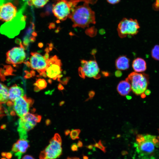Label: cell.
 Wrapping results in <instances>:
<instances>
[{
    "label": "cell",
    "instance_id": "6",
    "mask_svg": "<svg viewBox=\"0 0 159 159\" xmlns=\"http://www.w3.org/2000/svg\"><path fill=\"white\" fill-rule=\"evenodd\" d=\"M140 28L139 23L136 19L124 18L119 23L117 31L119 36L121 38L127 35H134L138 32Z\"/></svg>",
    "mask_w": 159,
    "mask_h": 159
},
{
    "label": "cell",
    "instance_id": "1",
    "mask_svg": "<svg viewBox=\"0 0 159 159\" xmlns=\"http://www.w3.org/2000/svg\"><path fill=\"white\" fill-rule=\"evenodd\" d=\"M68 17L73 22L74 27L85 28L96 23L95 12L90 7L89 4L86 2L73 7Z\"/></svg>",
    "mask_w": 159,
    "mask_h": 159
},
{
    "label": "cell",
    "instance_id": "7",
    "mask_svg": "<svg viewBox=\"0 0 159 159\" xmlns=\"http://www.w3.org/2000/svg\"><path fill=\"white\" fill-rule=\"evenodd\" d=\"M81 64L78 73L81 78L84 79L87 77L97 79L100 77V69L96 60H82Z\"/></svg>",
    "mask_w": 159,
    "mask_h": 159
},
{
    "label": "cell",
    "instance_id": "37",
    "mask_svg": "<svg viewBox=\"0 0 159 159\" xmlns=\"http://www.w3.org/2000/svg\"><path fill=\"white\" fill-rule=\"evenodd\" d=\"M51 122V121L49 119H47L45 121V123L47 125H49Z\"/></svg>",
    "mask_w": 159,
    "mask_h": 159
},
{
    "label": "cell",
    "instance_id": "12",
    "mask_svg": "<svg viewBox=\"0 0 159 159\" xmlns=\"http://www.w3.org/2000/svg\"><path fill=\"white\" fill-rule=\"evenodd\" d=\"M28 62V66L33 70H36L40 74L45 72L47 67V60L44 56L37 52H32Z\"/></svg>",
    "mask_w": 159,
    "mask_h": 159
},
{
    "label": "cell",
    "instance_id": "17",
    "mask_svg": "<svg viewBox=\"0 0 159 159\" xmlns=\"http://www.w3.org/2000/svg\"><path fill=\"white\" fill-rule=\"evenodd\" d=\"M115 64L119 70H127L129 67V59L125 56H120L116 60Z\"/></svg>",
    "mask_w": 159,
    "mask_h": 159
},
{
    "label": "cell",
    "instance_id": "36",
    "mask_svg": "<svg viewBox=\"0 0 159 159\" xmlns=\"http://www.w3.org/2000/svg\"><path fill=\"white\" fill-rule=\"evenodd\" d=\"M70 130H66L64 131V134L66 135H67L70 133Z\"/></svg>",
    "mask_w": 159,
    "mask_h": 159
},
{
    "label": "cell",
    "instance_id": "3",
    "mask_svg": "<svg viewBox=\"0 0 159 159\" xmlns=\"http://www.w3.org/2000/svg\"><path fill=\"white\" fill-rule=\"evenodd\" d=\"M21 13V11L18 12L11 21L2 25L0 28L1 33L10 38H13L18 34L25 24L24 16Z\"/></svg>",
    "mask_w": 159,
    "mask_h": 159
},
{
    "label": "cell",
    "instance_id": "24",
    "mask_svg": "<svg viewBox=\"0 0 159 159\" xmlns=\"http://www.w3.org/2000/svg\"><path fill=\"white\" fill-rule=\"evenodd\" d=\"M49 0H30L31 4L37 7H42L44 6Z\"/></svg>",
    "mask_w": 159,
    "mask_h": 159
},
{
    "label": "cell",
    "instance_id": "33",
    "mask_svg": "<svg viewBox=\"0 0 159 159\" xmlns=\"http://www.w3.org/2000/svg\"><path fill=\"white\" fill-rule=\"evenodd\" d=\"M122 75V73L120 70H118L115 72V75L117 77L120 76Z\"/></svg>",
    "mask_w": 159,
    "mask_h": 159
},
{
    "label": "cell",
    "instance_id": "9",
    "mask_svg": "<svg viewBox=\"0 0 159 159\" xmlns=\"http://www.w3.org/2000/svg\"><path fill=\"white\" fill-rule=\"evenodd\" d=\"M47 67L46 71L47 77L55 80L62 76L61 60L56 55L51 57L47 60Z\"/></svg>",
    "mask_w": 159,
    "mask_h": 159
},
{
    "label": "cell",
    "instance_id": "32",
    "mask_svg": "<svg viewBox=\"0 0 159 159\" xmlns=\"http://www.w3.org/2000/svg\"><path fill=\"white\" fill-rule=\"evenodd\" d=\"M95 95V92L93 91H91L89 92L88 95L89 97V99H91Z\"/></svg>",
    "mask_w": 159,
    "mask_h": 159
},
{
    "label": "cell",
    "instance_id": "30",
    "mask_svg": "<svg viewBox=\"0 0 159 159\" xmlns=\"http://www.w3.org/2000/svg\"><path fill=\"white\" fill-rule=\"evenodd\" d=\"M12 156L13 154L12 152H6L5 157L7 159H10L12 158Z\"/></svg>",
    "mask_w": 159,
    "mask_h": 159
},
{
    "label": "cell",
    "instance_id": "34",
    "mask_svg": "<svg viewBox=\"0 0 159 159\" xmlns=\"http://www.w3.org/2000/svg\"><path fill=\"white\" fill-rule=\"evenodd\" d=\"M58 88L59 90H64V87L61 84H59L58 86Z\"/></svg>",
    "mask_w": 159,
    "mask_h": 159
},
{
    "label": "cell",
    "instance_id": "2",
    "mask_svg": "<svg viewBox=\"0 0 159 159\" xmlns=\"http://www.w3.org/2000/svg\"><path fill=\"white\" fill-rule=\"evenodd\" d=\"M158 145L156 136L149 134H139L136 136L134 146L140 158L148 159L153 155Z\"/></svg>",
    "mask_w": 159,
    "mask_h": 159
},
{
    "label": "cell",
    "instance_id": "5",
    "mask_svg": "<svg viewBox=\"0 0 159 159\" xmlns=\"http://www.w3.org/2000/svg\"><path fill=\"white\" fill-rule=\"evenodd\" d=\"M125 80L130 83L132 92L137 95L145 92L148 84V75L135 72L130 74Z\"/></svg>",
    "mask_w": 159,
    "mask_h": 159
},
{
    "label": "cell",
    "instance_id": "45",
    "mask_svg": "<svg viewBox=\"0 0 159 159\" xmlns=\"http://www.w3.org/2000/svg\"><path fill=\"white\" fill-rule=\"evenodd\" d=\"M83 159H88V157L86 156H84L83 157Z\"/></svg>",
    "mask_w": 159,
    "mask_h": 159
},
{
    "label": "cell",
    "instance_id": "13",
    "mask_svg": "<svg viewBox=\"0 0 159 159\" xmlns=\"http://www.w3.org/2000/svg\"><path fill=\"white\" fill-rule=\"evenodd\" d=\"M17 14L16 7L11 3H3L0 5V20L6 22L10 21Z\"/></svg>",
    "mask_w": 159,
    "mask_h": 159
},
{
    "label": "cell",
    "instance_id": "46",
    "mask_svg": "<svg viewBox=\"0 0 159 159\" xmlns=\"http://www.w3.org/2000/svg\"><path fill=\"white\" fill-rule=\"evenodd\" d=\"M1 159H7L6 158H5V157H2L1 158Z\"/></svg>",
    "mask_w": 159,
    "mask_h": 159
},
{
    "label": "cell",
    "instance_id": "16",
    "mask_svg": "<svg viewBox=\"0 0 159 159\" xmlns=\"http://www.w3.org/2000/svg\"><path fill=\"white\" fill-rule=\"evenodd\" d=\"M132 68L135 72L140 73L144 72L147 69L145 61L141 58H137L133 61L132 64Z\"/></svg>",
    "mask_w": 159,
    "mask_h": 159
},
{
    "label": "cell",
    "instance_id": "41",
    "mask_svg": "<svg viewBox=\"0 0 159 159\" xmlns=\"http://www.w3.org/2000/svg\"><path fill=\"white\" fill-rule=\"evenodd\" d=\"M93 145H89L87 146V148L90 149H91L93 148Z\"/></svg>",
    "mask_w": 159,
    "mask_h": 159
},
{
    "label": "cell",
    "instance_id": "31",
    "mask_svg": "<svg viewBox=\"0 0 159 159\" xmlns=\"http://www.w3.org/2000/svg\"><path fill=\"white\" fill-rule=\"evenodd\" d=\"M21 159H35L32 156L28 155H25Z\"/></svg>",
    "mask_w": 159,
    "mask_h": 159
},
{
    "label": "cell",
    "instance_id": "39",
    "mask_svg": "<svg viewBox=\"0 0 159 159\" xmlns=\"http://www.w3.org/2000/svg\"><path fill=\"white\" fill-rule=\"evenodd\" d=\"M6 152H3L1 153V155L2 157H5Z\"/></svg>",
    "mask_w": 159,
    "mask_h": 159
},
{
    "label": "cell",
    "instance_id": "11",
    "mask_svg": "<svg viewBox=\"0 0 159 159\" xmlns=\"http://www.w3.org/2000/svg\"><path fill=\"white\" fill-rule=\"evenodd\" d=\"M26 57V54L23 46L13 47L9 50L6 54V62L7 64L17 65L23 63Z\"/></svg>",
    "mask_w": 159,
    "mask_h": 159
},
{
    "label": "cell",
    "instance_id": "29",
    "mask_svg": "<svg viewBox=\"0 0 159 159\" xmlns=\"http://www.w3.org/2000/svg\"><path fill=\"white\" fill-rule=\"evenodd\" d=\"M120 0H107V2L112 4H115L118 3L120 1Z\"/></svg>",
    "mask_w": 159,
    "mask_h": 159
},
{
    "label": "cell",
    "instance_id": "27",
    "mask_svg": "<svg viewBox=\"0 0 159 159\" xmlns=\"http://www.w3.org/2000/svg\"><path fill=\"white\" fill-rule=\"evenodd\" d=\"M69 78V77H67L63 78L62 80H61L60 79H58L57 80L59 81L60 82L62 83V84L66 85L68 82Z\"/></svg>",
    "mask_w": 159,
    "mask_h": 159
},
{
    "label": "cell",
    "instance_id": "25",
    "mask_svg": "<svg viewBox=\"0 0 159 159\" xmlns=\"http://www.w3.org/2000/svg\"><path fill=\"white\" fill-rule=\"evenodd\" d=\"M80 132V130L79 129L72 130L70 132V136L71 138L73 140L79 138V135Z\"/></svg>",
    "mask_w": 159,
    "mask_h": 159
},
{
    "label": "cell",
    "instance_id": "18",
    "mask_svg": "<svg viewBox=\"0 0 159 159\" xmlns=\"http://www.w3.org/2000/svg\"><path fill=\"white\" fill-rule=\"evenodd\" d=\"M117 90L121 95L123 96L128 94L131 90L129 82L126 80L120 81L117 87Z\"/></svg>",
    "mask_w": 159,
    "mask_h": 159
},
{
    "label": "cell",
    "instance_id": "4",
    "mask_svg": "<svg viewBox=\"0 0 159 159\" xmlns=\"http://www.w3.org/2000/svg\"><path fill=\"white\" fill-rule=\"evenodd\" d=\"M62 139L59 134L55 133L49 141V145L40 154V159H56L62 152Z\"/></svg>",
    "mask_w": 159,
    "mask_h": 159
},
{
    "label": "cell",
    "instance_id": "43",
    "mask_svg": "<svg viewBox=\"0 0 159 159\" xmlns=\"http://www.w3.org/2000/svg\"><path fill=\"white\" fill-rule=\"evenodd\" d=\"M126 97L127 100H130L132 98L131 96L129 95H127Z\"/></svg>",
    "mask_w": 159,
    "mask_h": 159
},
{
    "label": "cell",
    "instance_id": "44",
    "mask_svg": "<svg viewBox=\"0 0 159 159\" xmlns=\"http://www.w3.org/2000/svg\"><path fill=\"white\" fill-rule=\"evenodd\" d=\"M64 103V101H62L61 102L59 103V105L60 106H62Z\"/></svg>",
    "mask_w": 159,
    "mask_h": 159
},
{
    "label": "cell",
    "instance_id": "8",
    "mask_svg": "<svg viewBox=\"0 0 159 159\" xmlns=\"http://www.w3.org/2000/svg\"><path fill=\"white\" fill-rule=\"evenodd\" d=\"M76 6L68 0H57L53 5L52 11L57 19L63 21L68 17L72 9Z\"/></svg>",
    "mask_w": 159,
    "mask_h": 159
},
{
    "label": "cell",
    "instance_id": "23",
    "mask_svg": "<svg viewBox=\"0 0 159 159\" xmlns=\"http://www.w3.org/2000/svg\"><path fill=\"white\" fill-rule=\"evenodd\" d=\"M151 55L154 59L159 61V45L154 47L151 51Z\"/></svg>",
    "mask_w": 159,
    "mask_h": 159
},
{
    "label": "cell",
    "instance_id": "38",
    "mask_svg": "<svg viewBox=\"0 0 159 159\" xmlns=\"http://www.w3.org/2000/svg\"><path fill=\"white\" fill-rule=\"evenodd\" d=\"M34 90L36 92H38L40 90L38 87L35 86Z\"/></svg>",
    "mask_w": 159,
    "mask_h": 159
},
{
    "label": "cell",
    "instance_id": "35",
    "mask_svg": "<svg viewBox=\"0 0 159 159\" xmlns=\"http://www.w3.org/2000/svg\"><path fill=\"white\" fill-rule=\"evenodd\" d=\"M78 147H82L83 146L82 143L81 141L79 140L77 144Z\"/></svg>",
    "mask_w": 159,
    "mask_h": 159
},
{
    "label": "cell",
    "instance_id": "26",
    "mask_svg": "<svg viewBox=\"0 0 159 159\" xmlns=\"http://www.w3.org/2000/svg\"><path fill=\"white\" fill-rule=\"evenodd\" d=\"M93 146L99 148L104 153L106 152L105 147L103 145L100 140L98 143H96Z\"/></svg>",
    "mask_w": 159,
    "mask_h": 159
},
{
    "label": "cell",
    "instance_id": "22",
    "mask_svg": "<svg viewBox=\"0 0 159 159\" xmlns=\"http://www.w3.org/2000/svg\"><path fill=\"white\" fill-rule=\"evenodd\" d=\"M34 85L38 87L40 90H43L46 88L47 84L43 79H39L34 84Z\"/></svg>",
    "mask_w": 159,
    "mask_h": 159
},
{
    "label": "cell",
    "instance_id": "21",
    "mask_svg": "<svg viewBox=\"0 0 159 159\" xmlns=\"http://www.w3.org/2000/svg\"><path fill=\"white\" fill-rule=\"evenodd\" d=\"M22 117L31 122L34 126L37 123L40 122L42 118L40 115L29 112Z\"/></svg>",
    "mask_w": 159,
    "mask_h": 159
},
{
    "label": "cell",
    "instance_id": "14",
    "mask_svg": "<svg viewBox=\"0 0 159 159\" xmlns=\"http://www.w3.org/2000/svg\"><path fill=\"white\" fill-rule=\"evenodd\" d=\"M29 141L26 139H19L13 145L11 152L14 153L18 159H20L22 155L25 153L29 147Z\"/></svg>",
    "mask_w": 159,
    "mask_h": 159
},
{
    "label": "cell",
    "instance_id": "40",
    "mask_svg": "<svg viewBox=\"0 0 159 159\" xmlns=\"http://www.w3.org/2000/svg\"><path fill=\"white\" fill-rule=\"evenodd\" d=\"M121 153L122 155H125L127 154V151H122V152Z\"/></svg>",
    "mask_w": 159,
    "mask_h": 159
},
{
    "label": "cell",
    "instance_id": "10",
    "mask_svg": "<svg viewBox=\"0 0 159 159\" xmlns=\"http://www.w3.org/2000/svg\"><path fill=\"white\" fill-rule=\"evenodd\" d=\"M34 102L33 99L25 95L16 99L13 102V108L17 115L21 117L28 113Z\"/></svg>",
    "mask_w": 159,
    "mask_h": 159
},
{
    "label": "cell",
    "instance_id": "42",
    "mask_svg": "<svg viewBox=\"0 0 159 159\" xmlns=\"http://www.w3.org/2000/svg\"><path fill=\"white\" fill-rule=\"evenodd\" d=\"M66 159H80L79 158L77 157H68Z\"/></svg>",
    "mask_w": 159,
    "mask_h": 159
},
{
    "label": "cell",
    "instance_id": "20",
    "mask_svg": "<svg viewBox=\"0 0 159 159\" xmlns=\"http://www.w3.org/2000/svg\"><path fill=\"white\" fill-rule=\"evenodd\" d=\"M18 127L21 128L28 131L35 126L31 122L23 117H20L18 121Z\"/></svg>",
    "mask_w": 159,
    "mask_h": 159
},
{
    "label": "cell",
    "instance_id": "28",
    "mask_svg": "<svg viewBox=\"0 0 159 159\" xmlns=\"http://www.w3.org/2000/svg\"><path fill=\"white\" fill-rule=\"evenodd\" d=\"M71 148L73 151H77L78 150V147L76 143H74L71 145Z\"/></svg>",
    "mask_w": 159,
    "mask_h": 159
},
{
    "label": "cell",
    "instance_id": "15",
    "mask_svg": "<svg viewBox=\"0 0 159 159\" xmlns=\"http://www.w3.org/2000/svg\"><path fill=\"white\" fill-rule=\"evenodd\" d=\"M24 91L21 87L15 85L8 90L9 100L13 102L17 98L24 95Z\"/></svg>",
    "mask_w": 159,
    "mask_h": 159
},
{
    "label": "cell",
    "instance_id": "19",
    "mask_svg": "<svg viewBox=\"0 0 159 159\" xmlns=\"http://www.w3.org/2000/svg\"><path fill=\"white\" fill-rule=\"evenodd\" d=\"M8 90L6 86L0 82V104L5 103L9 100Z\"/></svg>",
    "mask_w": 159,
    "mask_h": 159
}]
</instances>
